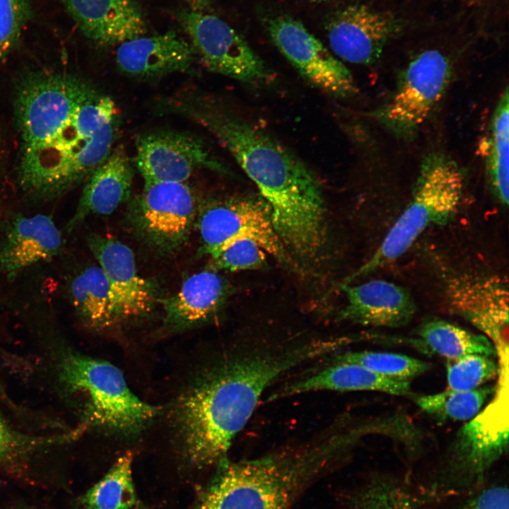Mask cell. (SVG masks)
Instances as JSON below:
<instances>
[{"label": "cell", "instance_id": "6da1fadb", "mask_svg": "<svg viewBox=\"0 0 509 509\" xmlns=\"http://www.w3.org/2000/svg\"><path fill=\"white\" fill-rule=\"evenodd\" d=\"M163 107L204 127L231 154L269 206L274 229L291 256L305 264L320 260L328 238L323 192L315 175L298 157L197 90L167 97Z\"/></svg>", "mask_w": 509, "mask_h": 509}, {"label": "cell", "instance_id": "7a4b0ae2", "mask_svg": "<svg viewBox=\"0 0 509 509\" xmlns=\"http://www.w3.org/2000/svg\"><path fill=\"white\" fill-rule=\"evenodd\" d=\"M320 339L242 345L213 365L178 399L175 422L187 459L199 467L226 458L265 390L290 371L324 357Z\"/></svg>", "mask_w": 509, "mask_h": 509}, {"label": "cell", "instance_id": "3957f363", "mask_svg": "<svg viewBox=\"0 0 509 509\" xmlns=\"http://www.w3.org/2000/svg\"><path fill=\"white\" fill-rule=\"evenodd\" d=\"M120 127L115 102L94 85L81 98L62 94L26 131L17 165L21 188L39 201L62 196L107 158Z\"/></svg>", "mask_w": 509, "mask_h": 509}, {"label": "cell", "instance_id": "277c9868", "mask_svg": "<svg viewBox=\"0 0 509 509\" xmlns=\"http://www.w3.org/2000/svg\"><path fill=\"white\" fill-rule=\"evenodd\" d=\"M364 436L340 419L315 440L257 458H225L198 498L197 509H291L312 482L333 469Z\"/></svg>", "mask_w": 509, "mask_h": 509}, {"label": "cell", "instance_id": "5b68a950", "mask_svg": "<svg viewBox=\"0 0 509 509\" xmlns=\"http://www.w3.org/2000/svg\"><path fill=\"white\" fill-rule=\"evenodd\" d=\"M462 191V172L451 158L441 153L426 158L408 205L372 257L341 285L394 262L426 230L445 225L457 213Z\"/></svg>", "mask_w": 509, "mask_h": 509}, {"label": "cell", "instance_id": "8992f818", "mask_svg": "<svg viewBox=\"0 0 509 509\" xmlns=\"http://www.w3.org/2000/svg\"><path fill=\"white\" fill-rule=\"evenodd\" d=\"M60 373L69 390L86 400L84 427L132 434L159 413V408L139 399L121 371L108 362L71 353L64 358Z\"/></svg>", "mask_w": 509, "mask_h": 509}, {"label": "cell", "instance_id": "52a82bcc", "mask_svg": "<svg viewBox=\"0 0 509 509\" xmlns=\"http://www.w3.org/2000/svg\"><path fill=\"white\" fill-rule=\"evenodd\" d=\"M498 411L496 403H492L457 431L435 481L428 486L447 496L482 486L488 472L508 451V426Z\"/></svg>", "mask_w": 509, "mask_h": 509}, {"label": "cell", "instance_id": "ba28073f", "mask_svg": "<svg viewBox=\"0 0 509 509\" xmlns=\"http://www.w3.org/2000/svg\"><path fill=\"white\" fill-rule=\"evenodd\" d=\"M197 226L201 252L211 257L234 241H255L286 266L297 267L277 235L269 206L260 199L230 197L209 201L199 212Z\"/></svg>", "mask_w": 509, "mask_h": 509}, {"label": "cell", "instance_id": "9c48e42d", "mask_svg": "<svg viewBox=\"0 0 509 509\" xmlns=\"http://www.w3.org/2000/svg\"><path fill=\"white\" fill-rule=\"evenodd\" d=\"M198 204L186 182H144L129 213L136 235L162 255H174L187 242L197 216Z\"/></svg>", "mask_w": 509, "mask_h": 509}, {"label": "cell", "instance_id": "30bf717a", "mask_svg": "<svg viewBox=\"0 0 509 509\" xmlns=\"http://www.w3.org/2000/svg\"><path fill=\"white\" fill-rule=\"evenodd\" d=\"M178 17L196 56L209 71L247 83L270 78L264 62L226 22L192 9L181 11Z\"/></svg>", "mask_w": 509, "mask_h": 509}, {"label": "cell", "instance_id": "8fae6325", "mask_svg": "<svg viewBox=\"0 0 509 509\" xmlns=\"http://www.w3.org/2000/svg\"><path fill=\"white\" fill-rule=\"evenodd\" d=\"M135 148V164L144 182H185L201 169L231 175L203 139L191 132L148 131L137 136Z\"/></svg>", "mask_w": 509, "mask_h": 509}, {"label": "cell", "instance_id": "7c38bea8", "mask_svg": "<svg viewBox=\"0 0 509 509\" xmlns=\"http://www.w3.org/2000/svg\"><path fill=\"white\" fill-rule=\"evenodd\" d=\"M450 76V62L443 53L437 49L420 53L408 65L396 93L378 118L397 135H412L443 96Z\"/></svg>", "mask_w": 509, "mask_h": 509}, {"label": "cell", "instance_id": "4fadbf2b", "mask_svg": "<svg viewBox=\"0 0 509 509\" xmlns=\"http://www.w3.org/2000/svg\"><path fill=\"white\" fill-rule=\"evenodd\" d=\"M267 29L279 52L312 86L337 98L357 92L349 70L301 22L278 15L267 21Z\"/></svg>", "mask_w": 509, "mask_h": 509}, {"label": "cell", "instance_id": "5bb4252c", "mask_svg": "<svg viewBox=\"0 0 509 509\" xmlns=\"http://www.w3.org/2000/svg\"><path fill=\"white\" fill-rule=\"evenodd\" d=\"M450 310L464 318L498 344L507 342L508 291L498 276L461 273L444 286Z\"/></svg>", "mask_w": 509, "mask_h": 509}, {"label": "cell", "instance_id": "9a60e30c", "mask_svg": "<svg viewBox=\"0 0 509 509\" xmlns=\"http://www.w3.org/2000/svg\"><path fill=\"white\" fill-rule=\"evenodd\" d=\"M90 252L107 278L117 322L149 312L158 299L152 284L139 275L134 253L109 235H91Z\"/></svg>", "mask_w": 509, "mask_h": 509}, {"label": "cell", "instance_id": "2e32d148", "mask_svg": "<svg viewBox=\"0 0 509 509\" xmlns=\"http://www.w3.org/2000/svg\"><path fill=\"white\" fill-rule=\"evenodd\" d=\"M326 30L329 46L341 59L370 64L380 56L397 30L394 18L362 4H353L335 12Z\"/></svg>", "mask_w": 509, "mask_h": 509}, {"label": "cell", "instance_id": "e0dca14e", "mask_svg": "<svg viewBox=\"0 0 509 509\" xmlns=\"http://www.w3.org/2000/svg\"><path fill=\"white\" fill-rule=\"evenodd\" d=\"M62 246V233L52 216L13 215L1 227L0 273L13 279L26 269L56 257Z\"/></svg>", "mask_w": 509, "mask_h": 509}, {"label": "cell", "instance_id": "ac0fdd59", "mask_svg": "<svg viewBox=\"0 0 509 509\" xmlns=\"http://www.w3.org/2000/svg\"><path fill=\"white\" fill-rule=\"evenodd\" d=\"M346 303L339 318L363 326L397 328L409 324L416 307L409 292L385 280L341 285Z\"/></svg>", "mask_w": 509, "mask_h": 509}, {"label": "cell", "instance_id": "d6986e66", "mask_svg": "<svg viewBox=\"0 0 509 509\" xmlns=\"http://www.w3.org/2000/svg\"><path fill=\"white\" fill-rule=\"evenodd\" d=\"M81 33L101 46L119 45L146 32L136 0H59Z\"/></svg>", "mask_w": 509, "mask_h": 509}, {"label": "cell", "instance_id": "ffe728a7", "mask_svg": "<svg viewBox=\"0 0 509 509\" xmlns=\"http://www.w3.org/2000/svg\"><path fill=\"white\" fill-rule=\"evenodd\" d=\"M119 45L115 57L117 68L126 75L141 79L188 71L197 57L191 44L173 31L142 35Z\"/></svg>", "mask_w": 509, "mask_h": 509}, {"label": "cell", "instance_id": "44dd1931", "mask_svg": "<svg viewBox=\"0 0 509 509\" xmlns=\"http://www.w3.org/2000/svg\"><path fill=\"white\" fill-rule=\"evenodd\" d=\"M134 168L124 147L118 145L87 179L76 209L66 225L69 232L90 215H109L131 193Z\"/></svg>", "mask_w": 509, "mask_h": 509}, {"label": "cell", "instance_id": "7402d4cb", "mask_svg": "<svg viewBox=\"0 0 509 509\" xmlns=\"http://www.w3.org/2000/svg\"><path fill=\"white\" fill-rule=\"evenodd\" d=\"M378 391L397 396L412 395L409 380L390 378L362 365L332 363L303 378L291 381L269 395V401L314 391Z\"/></svg>", "mask_w": 509, "mask_h": 509}, {"label": "cell", "instance_id": "603a6c76", "mask_svg": "<svg viewBox=\"0 0 509 509\" xmlns=\"http://www.w3.org/2000/svg\"><path fill=\"white\" fill-rule=\"evenodd\" d=\"M228 293V283L217 271L205 270L189 276L175 294L158 302L163 307L165 324L182 329L214 317Z\"/></svg>", "mask_w": 509, "mask_h": 509}, {"label": "cell", "instance_id": "cb8c5ba5", "mask_svg": "<svg viewBox=\"0 0 509 509\" xmlns=\"http://www.w3.org/2000/svg\"><path fill=\"white\" fill-rule=\"evenodd\" d=\"M447 496L427 486L377 473L351 493L349 509H430Z\"/></svg>", "mask_w": 509, "mask_h": 509}, {"label": "cell", "instance_id": "d4e9b609", "mask_svg": "<svg viewBox=\"0 0 509 509\" xmlns=\"http://www.w3.org/2000/svg\"><path fill=\"white\" fill-rule=\"evenodd\" d=\"M69 293L76 311L90 327L103 329L117 323L108 282L98 264L77 274L71 281Z\"/></svg>", "mask_w": 509, "mask_h": 509}, {"label": "cell", "instance_id": "484cf974", "mask_svg": "<svg viewBox=\"0 0 509 509\" xmlns=\"http://www.w3.org/2000/svg\"><path fill=\"white\" fill-rule=\"evenodd\" d=\"M417 334L429 350L447 360L470 354L492 357L497 353L495 345L485 335L474 334L441 319L423 322Z\"/></svg>", "mask_w": 509, "mask_h": 509}, {"label": "cell", "instance_id": "4316f807", "mask_svg": "<svg viewBox=\"0 0 509 509\" xmlns=\"http://www.w3.org/2000/svg\"><path fill=\"white\" fill-rule=\"evenodd\" d=\"M133 456L119 457L105 476L83 496L86 509H134L138 498L132 476Z\"/></svg>", "mask_w": 509, "mask_h": 509}, {"label": "cell", "instance_id": "83f0119b", "mask_svg": "<svg viewBox=\"0 0 509 509\" xmlns=\"http://www.w3.org/2000/svg\"><path fill=\"white\" fill-rule=\"evenodd\" d=\"M508 90L505 88L493 112L487 153V172L492 190L501 204H508Z\"/></svg>", "mask_w": 509, "mask_h": 509}, {"label": "cell", "instance_id": "f1b7e54d", "mask_svg": "<svg viewBox=\"0 0 509 509\" xmlns=\"http://www.w3.org/2000/svg\"><path fill=\"white\" fill-rule=\"evenodd\" d=\"M493 387L470 390H452L411 395L415 404L425 413L440 421H463L477 415L486 399L493 393Z\"/></svg>", "mask_w": 509, "mask_h": 509}, {"label": "cell", "instance_id": "f546056e", "mask_svg": "<svg viewBox=\"0 0 509 509\" xmlns=\"http://www.w3.org/2000/svg\"><path fill=\"white\" fill-rule=\"evenodd\" d=\"M332 363H350L362 365L383 376L409 380L430 368V364L406 355L377 351H347L334 354Z\"/></svg>", "mask_w": 509, "mask_h": 509}, {"label": "cell", "instance_id": "4dcf8cb0", "mask_svg": "<svg viewBox=\"0 0 509 509\" xmlns=\"http://www.w3.org/2000/svg\"><path fill=\"white\" fill-rule=\"evenodd\" d=\"M447 381L449 390H474L494 378L498 365L491 356L470 354L447 360Z\"/></svg>", "mask_w": 509, "mask_h": 509}, {"label": "cell", "instance_id": "1f68e13d", "mask_svg": "<svg viewBox=\"0 0 509 509\" xmlns=\"http://www.w3.org/2000/svg\"><path fill=\"white\" fill-rule=\"evenodd\" d=\"M265 251L257 242L242 238L233 242L211 258L210 267L215 271H236L256 269L265 264Z\"/></svg>", "mask_w": 509, "mask_h": 509}, {"label": "cell", "instance_id": "d6a6232c", "mask_svg": "<svg viewBox=\"0 0 509 509\" xmlns=\"http://www.w3.org/2000/svg\"><path fill=\"white\" fill-rule=\"evenodd\" d=\"M33 0H0V60L16 45L32 13Z\"/></svg>", "mask_w": 509, "mask_h": 509}, {"label": "cell", "instance_id": "836d02e7", "mask_svg": "<svg viewBox=\"0 0 509 509\" xmlns=\"http://www.w3.org/2000/svg\"><path fill=\"white\" fill-rule=\"evenodd\" d=\"M457 509H508L507 486L495 484L469 492Z\"/></svg>", "mask_w": 509, "mask_h": 509}, {"label": "cell", "instance_id": "e575fe53", "mask_svg": "<svg viewBox=\"0 0 509 509\" xmlns=\"http://www.w3.org/2000/svg\"><path fill=\"white\" fill-rule=\"evenodd\" d=\"M50 440L35 438L19 434L0 416V460L12 458L30 447Z\"/></svg>", "mask_w": 509, "mask_h": 509}, {"label": "cell", "instance_id": "d590c367", "mask_svg": "<svg viewBox=\"0 0 509 509\" xmlns=\"http://www.w3.org/2000/svg\"><path fill=\"white\" fill-rule=\"evenodd\" d=\"M192 10L201 12L209 11L211 8L209 0H185Z\"/></svg>", "mask_w": 509, "mask_h": 509}, {"label": "cell", "instance_id": "8d00e7d4", "mask_svg": "<svg viewBox=\"0 0 509 509\" xmlns=\"http://www.w3.org/2000/svg\"><path fill=\"white\" fill-rule=\"evenodd\" d=\"M314 1H323V0H314Z\"/></svg>", "mask_w": 509, "mask_h": 509}]
</instances>
